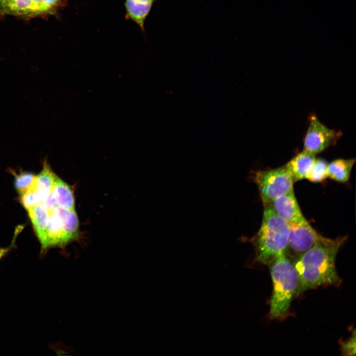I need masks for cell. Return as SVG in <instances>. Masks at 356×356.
Masks as SVG:
<instances>
[{
	"label": "cell",
	"mask_w": 356,
	"mask_h": 356,
	"mask_svg": "<svg viewBox=\"0 0 356 356\" xmlns=\"http://www.w3.org/2000/svg\"><path fill=\"white\" fill-rule=\"evenodd\" d=\"M264 205L262 223L253 242L257 261L269 265L285 253L288 245L289 225L275 213L269 204Z\"/></svg>",
	"instance_id": "obj_2"
},
{
	"label": "cell",
	"mask_w": 356,
	"mask_h": 356,
	"mask_svg": "<svg viewBox=\"0 0 356 356\" xmlns=\"http://www.w3.org/2000/svg\"><path fill=\"white\" fill-rule=\"evenodd\" d=\"M341 351L345 355L352 356L356 355V336L355 330L349 340L341 343Z\"/></svg>",
	"instance_id": "obj_19"
},
{
	"label": "cell",
	"mask_w": 356,
	"mask_h": 356,
	"mask_svg": "<svg viewBox=\"0 0 356 356\" xmlns=\"http://www.w3.org/2000/svg\"><path fill=\"white\" fill-rule=\"evenodd\" d=\"M51 193L58 206L67 209H75L74 196L71 187L57 176Z\"/></svg>",
	"instance_id": "obj_12"
},
{
	"label": "cell",
	"mask_w": 356,
	"mask_h": 356,
	"mask_svg": "<svg viewBox=\"0 0 356 356\" xmlns=\"http://www.w3.org/2000/svg\"><path fill=\"white\" fill-rule=\"evenodd\" d=\"M269 265L273 283L269 316L271 319H282L288 314L293 297L297 294L299 277L294 264L285 253Z\"/></svg>",
	"instance_id": "obj_3"
},
{
	"label": "cell",
	"mask_w": 356,
	"mask_h": 356,
	"mask_svg": "<svg viewBox=\"0 0 356 356\" xmlns=\"http://www.w3.org/2000/svg\"><path fill=\"white\" fill-rule=\"evenodd\" d=\"M47 13L52 12L59 4V0H42Z\"/></svg>",
	"instance_id": "obj_20"
},
{
	"label": "cell",
	"mask_w": 356,
	"mask_h": 356,
	"mask_svg": "<svg viewBox=\"0 0 356 356\" xmlns=\"http://www.w3.org/2000/svg\"><path fill=\"white\" fill-rule=\"evenodd\" d=\"M79 222L75 209L57 206L50 211L45 239L42 250L63 246L79 237Z\"/></svg>",
	"instance_id": "obj_4"
},
{
	"label": "cell",
	"mask_w": 356,
	"mask_h": 356,
	"mask_svg": "<svg viewBox=\"0 0 356 356\" xmlns=\"http://www.w3.org/2000/svg\"><path fill=\"white\" fill-rule=\"evenodd\" d=\"M15 0H0V9L4 13Z\"/></svg>",
	"instance_id": "obj_21"
},
{
	"label": "cell",
	"mask_w": 356,
	"mask_h": 356,
	"mask_svg": "<svg viewBox=\"0 0 356 356\" xmlns=\"http://www.w3.org/2000/svg\"><path fill=\"white\" fill-rule=\"evenodd\" d=\"M36 176L29 172H22L16 175L14 185L20 195L26 192L33 185Z\"/></svg>",
	"instance_id": "obj_17"
},
{
	"label": "cell",
	"mask_w": 356,
	"mask_h": 356,
	"mask_svg": "<svg viewBox=\"0 0 356 356\" xmlns=\"http://www.w3.org/2000/svg\"><path fill=\"white\" fill-rule=\"evenodd\" d=\"M19 15H33L39 14L32 0H15L9 7L6 13Z\"/></svg>",
	"instance_id": "obj_15"
},
{
	"label": "cell",
	"mask_w": 356,
	"mask_h": 356,
	"mask_svg": "<svg viewBox=\"0 0 356 356\" xmlns=\"http://www.w3.org/2000/svg\"><path fill=\"white\" fill-rule=\"evenodd\" d=\"M33 0V2L34 3L36 7H37L39 14L47 13L44 4H43L42 0Z\"/></svg>",
	"instance_id": "obj_22"
},
{
	"label": "cell",
	"mask_w": 356,
	"mask_h": 356,
	"mask_svg": "<svg viewBox=\"0 0 356 356\" xmlns=\"http://www.w3.org/2000/svg\"><path fill=\"white\" fill-rule=\"evenodd\" d=\"M152 3L143 2L137 0H126L127 16L143 29L144 22Z\"/></svg>",
	"instance_id": "obj_14"
},
{
	"label": "cell",
	"mask_w": 356,
	"mask_h": 356,
	"mask_svg": "<svg viewBox=\"0 0 356 356\" xmlns=\"http://www.w3.org/2000/svg\"><path fill=\"white\" fill-rule=\"evenodd\" d=\"M137 0L143 2L152 3V2L154 0Z\"/></svg>",
	"instance_id": "obj_24"
},
{
	"label": "cell",
	"mask_w": 356,
	"mask_h": 356,
	"mask_svg": "<svg viewBox=\"0 0 356 356\" xmlns=\"http://www.w3.org/2000/svg\"><path fill=\"white\" fill-rule=\"evenodd\" d=\"M288 224L289 235L288 247L296 253H304L315 244L320 235L306 219Z\"/></svg>",
	"instance_id": "obj_7"
},
{
	"label": "cell",
	"mask_w": 356,
	"mask_h": 356,
	"mask_svg": "<svg viewBox=\"0 0 356 356\" xmlns=\"http://www.w3.org/2000/svg\"><path fill=\"white\" fill-rule=\"evenodd\" d=\"M341 135L340 131L328 128L312 115L304 138V150L315 155L335 144Z\"/></svg>",
	"instance_id": "obj_6"
},
{
	"label": "cell",
	"mask_w": 356,
	"mask_h": 356,
	"mask_svg": "<svg viewBox=\"0 0 356 356\" xmlns=\"http://www.w3.org/2000/svg\"><path fill=\"white\" fill-rule=\"evenodd\" d=\"M20 201L24 208L28 210L43 202V200L32 185L26 192L21 195Z\"/></svg>",
	"instance_id": "obj_18"
},
{
	"label": "cell",
	"mask_w": 356,
	"mask_h": 356,
	"mask_svg": "<svg viewBox=\"0 0 356 356\" xmlns=\"http://www.w3.org/2000/svg\"><path fill=\"white\" fill-rule=\"evenodd\" d=\"M253 180L264 204L293 191V180L286 165L268 170L256 171Z\"/></svg>",
	"instance_id": "obj_5"
},
{
	"label": "cell",
	"mask_w": 356,
	"mask_h": 356,
	"mask_svg": "<svg viewBox=\"0 0 356 356\" xmlns=\"http://www.w3.org/2000/svg\"><path fill=\"white\" fill-rule=\"evenodd\" d=\"M315 160L314 155L304 150L285 165L294 182L306 178L312 168Z\"/></svg>",
	"instance_id": "obj_9"
},
{
	"label": "cell",
	"mask_w": 356,
	"mask_h": 356,
	"mask_svg": "<svg viewBox=\"0 0 356 356\" xmlns=\"http://www.w3.org/2000/svg\"><path fill=\"white\" fill-rule=\"evenodd\" d=\"M27 210L36 235L42 245L45 239L50 211L43 202Z\"/></svg>",
	"instance_id": "obj_10"
},
{
	"label": "cell",
	"mask_w": 356,
	"mask_h": 356,
	"mask_svg": "<svg viewBox=\"0 0 356 356\" xmlns=\"http://www.w3.org/2000/svg\"><path fill=\"white\" fill-rule=\"evenodd\" d=\"M354 159H336L328 164V177L338 182H347L350 178L353 165Z\"/></svg>",
	"instance_id": "obj_13"
},
{
	"label": "cell",
	"mask_w": 356,
	"mask_h": 356,
	"mask_svg": "<svg viewBox=\"0 0 356 356\" xmlns=\"http://www.w3.org/2000/svg\"><path fill=\"white\" fill-rule=\"evenodd\" d=\"M56 177L45 160L42 171L38 176H36L32 185L43 201L51 194Z\"/></svg>",
	"instance_id": "obj_11"
},
{
	"label": "cell",
	"mask_w": 356,
	"mask_h": 356,
	"mask_svg": "<svg viewBox=\"0 0 356 356\" xmlns=\"http://www.w3.org/2000/svg\"><path fill=\"white\" fill-rule=\"evenodd\" d=\"M328 164L323 159L315 158L312 168L306 178L313 182L323 181L328 177Z\"/></svg>",
	"instance_id": "obj_16"
},
{
	"label": "cell",
	"mask_w": 356,
	"mask_h": 356,
	"mask_svg": "<svg viewBox=\"0 0 356 356\" xmlns=\"http://www.w3.org/2000/svg\"><path fill=\"white\" fill-rule=\"evenodd\" d=\"M10 247H0V260L10 250Z\"/></svg>",
	"instance_id": "obj_23"
},
{
	"label": "cell",
	"mask_w": 356,
	"mask_h": 356,
	"mask_svg": "<svg viewBox=\"0 0 356 356\" xmlns=\"http://www.w3.org/2000/svg\"><path fill=\"white\" fill-rule=\"evenodd\" d=\"M345 238L333 239L320 235L315 244L301 254L294 264L299 280L296 295L321 286L340 284L335 261Z\"/></svg>",
	"instance_id": "obj_1"
},
{
	"label": "cell",
	"mask_w": 356,
	"mask_h": 356,
	"mask_svg": "<svg viewBox=\"0 0 356 356\" xmlns=\"http://www.w3.org/2000/svg\"><path fill=\"white\" fill-rule=\"evenodd\" d=\"M269 204L275 213L288 223L305 219L294 191L277 197Z\"/></svg>",
	"instance_id": "obj_8"
}]
</instances>
